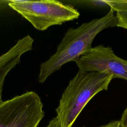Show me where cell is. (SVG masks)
Listing matches in <instances>:
<instances>
[{"mask_svg":"<svg viewBox=\"0 0 127 127\" xmlns=\"http://www.w3.org/2000/svg\"><path fill=\"white\" fill-rule=\"evenodd\" d=\"M79 70L110 74L127 80V60L117 56L109 46L99 45L92 47L75 62Z\"/></svg>","mask_w":127,"mask_h":127,"instance_id":"5b68a950","label":"cell"},{"mask_svg":"<svg viewBox=\"0 0 127 127\" xmlns=\"http://www.w3.org/2000/svg\"><path fill=\"white\" fill-rule=\"evenodd\" d=\"M111 6L115 12H127V0H113L111 2Z\"/></svg>","mask_w":127,"mask_h":127,"instance_id":"ba28073f","label":"cell"},{"mask_svg":"<svg viewBox=\"0 0 127 127\" xmlns=\"http://www.w3.org/2000/svg\"><path fill=\"white\" fill-rule=\"evenodd\" d=\"M7 5L40 31L75 20L80 16L72 5L55 0H9Z\"/></svg>","mask_w":127,"mask_h":127,"instance_id":"3957f363","label":"cell"},{"mask_svg":"<svg viewBox=\"0 0 127 127\" xmlns=\"http://www.w3.org/2000/svg\"><path fill=\"white\" fill-rule=\"evenodd\" d=\"M33 42L34 39L28 35L18 40L6 53L0 56V69L13 59L31 50Z\"/></svg>","mask_w":127,"mask_h":127,"instance_id":"8992f818","label":"cell"},{"mask_svg":"<svg viewBox=\"0 0 127 127\" xmlns=\"http://www.w3.org/2000/svg\"><path fill=\"white\" fill-rule=\"evenodd\" d=\"M20 56L16 57L0 69V102L2 101V92L5 78L8 73L20 63Z\"/></svg>","mask_w":127,"mask_h":127,"instance_id":"52a82bcc","label":"cell"},{"mask_svg":"<svg viewBox=\"0 0 127 127\" xmlns=\"http://www.w3.org/2000/svg\"><path fill=\"white\" fill-rule=\"evenodd\" d=\"M117 16L110 9L105 15L83 23L76 28L68 29L65 32L56 53L40 64L38 81L43 83L53 73L59 70L64 64L75 62L89 52L92 42L101 32L116 27Z\"/></svg>","mask_w":127,"mask_h":127,"instance_id":"6da1fadb","label":"cell"},{"mask_svg":"<svg viewBox=\"0 0 127 127\" xmlns=\"http://www.w3.org/2000/svg\"><path fill=\"white\" fill-rule=\"evenodd\" d=\"M113 79L110 74L79 70L69 81L56 109L59 127H71L89 101L107 90Z\"/></svg>","mask_w":127,"mask_h":127,"instance_id":"7a4b0ae2","label":"cell"},{"mask_svg":"<svg viewBox=\"0 0 127 127\" xmlns=\"http://www.w3.org/2000/svg\"><path fill=\"white\" fill-rule=\"evenodd\" d=\"M116 15L117 19L116 27L127 30V12L117 11Z\"/></svg>","mask_w":127,"mask_h":127,"instance_id":"9c48e42d","label":"cell"},{"mask_svg":"<svg viewBox=\"0 0 127 127\" xmlns=\"http://www.w3.org/2000/svg\"><path fill=\"white\" fill-rule=\"evenodd\" d=\"M39 96L26 92L0 102V127H37L45 112Z\"/></svg>","mask_w":127,"mask_h":127,"instance_id":"277c9868","label":"cell"},{"mask_svg":"<svg viewBox=\"0 0 127 127\" xmlns=\"http://www.w3.org/2000/svg\"><path fill=\"white\" fill-rule=\"evenodd\" d=\"M120 127H127V107L122 114L121 118L119 120Z\"/></svg>","mask_w":127,"mask_h":127,"instance_id":"30bf717a","label":"cell"},{"mask_svg":"<svg viewBox=\"0 0 127 127\" xmlns=\"http://www.w3.org/2000/svg\"><path fill=\"white\" fill-rule=\"evenodd\" d=\"M6 1H0V5H2V2H4Z\"/></svg>","mask_w":127,"mask_h":127,"instance_id":"4fadbf2b","label":"cell"},{"mask_svg":"<svg viewBox=\"0 0 127 127\" xmlns=\"http://www.w3.org/2000/svg\"><path fill=\"white\" fill-rule=\"evenodd\" d=\"M97 127H120L119 121H115L111 122L105 125H102L101 126Z\"/></svg>","mask_w":127,"mask_h":127,"instance_id":"8fae6325","label":"cell"},{"mask_svg":"<svg viewBox=\"0 0 127 127\" xmlns=\"http://www.w3.org/2000/svg\"><path fill=\"white\" fill-rule=\"evenodd\" d=\"M46 127H59V125L57 118L55 117L52 119Z\"/></svg>","mask_w":127,"mask_h":127,"instance_id":"7c38bea8","label":"cell"}]
</instances>
